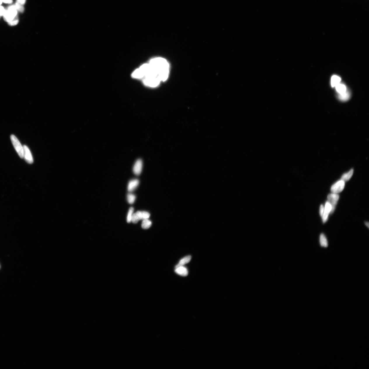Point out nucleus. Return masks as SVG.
Listing matches in <instances>:
<instances>
[{"label": "nucleus", "mask_w": 369, "mask_h": 369, "mask_svg": "<svg viewBox=\"0 0 369 369\" xmlns=\"http://www.w3.org/2000/svg\"><path fill=\"white\" fill-rule=\"evenodd\" d=\"M339 198V195L337 194L332 193L328 194V201L329 202L332 206L331 213H332L334 211Z\"/></svg>", "instance_id": "nucleus-5"}, {"label": "nucleus", "mask_w": 369, "mask_h": 369, "mask_svg": "<svg viewBox=\"0 0 369 369\" xmlns=\"http://www.w3.org/2000/svg\"><path fill=\"white\" fill-rule=\"evenodd\" d=\"M0 17H1V15H0Z\"/></svg>", "instance_id": "nucleus-31"}, {"label": "nucleus", "mask_w": 369, "mask_h": 369, "mask_svg": "<svg viewBox=\"0 0 369 369\" xmlns=\"http://www.w3.org/2000/svg\"><path fill=\"white\" fill-rule=\"evenodd\" d=\"M13 2V0H3V2L6 4H11Z\"/></svg>", "instance_id": "nucleus-28"}, {"label": "nucleus", "mask_w": 369, "mask_h": 369, "mask_svg": "<svg viewBox=\"0 0 369 369\" xmlns=\"http://www.w3.org/2000/svg\"><path fill=\"white\" fill-rule=\"evenodd\" d=\"M341 81V79L337 75H334L332 76L331 79V85L333 87H335L338 84L340 83Z\"/></svg>", "instance_id": "nucleus-16"}, {"label": "nucleus", "mask_w": 369, "mask_h": 369, "mask_svg": "<svg viewBox=\"0 0 369 369\" xmlns=\"http://www.w3.org/2000/svg\"><path fill=\"white\" fill-rule=\"evenodd\" d=\"M24 149L23 158H25V161L28 163L32 164L33 163V159L31 152L29 148L27 146L24 145L23 146Z\"/></svg>", "instance_id": "nucleus-8"}, {"label": "nucleus", "mask_w": 369, "mask_h": 369, "mask_svg": "<svg viewBox=\"0 0 369 369\" xmlns=\"http://www.w3.org/2000/svg\"><path fill=\"white\" fill-rule=\"evenodd\" d=\"M191 258L192 257L190 255L186 256L185 257L182 258L180 261L179 263H178L177 265L176 266L175 268L178 267L180 266H183L184 265V264L188 263V262H190V260H191Z\"/></svg>", "instance_id": "nucleus-15"}, {"label": "nucleus", "mask_w": 369, "mask_h": 369, "mask_svg": "<svg viewBox=\"0 0 369 369\" xmlns=\"http://www.w3.org/2000/svg\"><path fill=\"white\" fill-rule=\"evenodd\" d=\"M140 220H142V212L138 211L132 214L131 222L134 224L137 223Z\"/></svg>", "instance_id": "nucleus-12"}, {"label": "nucleus", "mask_w": 369, "mask_h": 369, "mask_svg": "<svg viewBox=\"0 0 369 369\" xmlns=\"http://www.w3.org/2000/svg\"><path fill=\"white\" fill-rule=\"evenodd\" d=\"M26 0H17L16 3L23 6L26 3Z\"/></svg>", "instance_id": "nucleus-27"}, {"label": "nucleus", "mask_w": 369, "mask_h": 369, "mask_svg": "<svg viewBox=\"0 0 369 369\" xmlns=\"http://www.w3.org/2000/svg\"><path fill=\"white\" fill-rule=\"evenodd\" d=\"M11 138L12 144L20 157L21 158H23L24 155L23 146L22 145L20 142L15 135H11Z\"/></svg>", "instance_id": "nucleus-4"}, {"label": "nucleus", "mask_w": 369, "mask_h": 369, "mask_svg": "<svg viewBox=\"0 0 369 369\" xmlns=\"http://www.w3.org/2000/svg\"><path fill=\"white\" fill-rule=\"evenodd\" d=\"M6 10L3 6H0V15L1 16H3L5 13Z\"/></svg>", "instance_id": "nucleus-25"}, {"label": "nucleus", "mask_w": 369, "mask_h": 369, "mask_svg": "<svg viewBox=\"0 0 369 369\" xmlns=\"http://www.w3.org/2000/svg\"><path fill=\"white\" fill-rule=\"evenodd\" d=\"M142 220L148 219L150 217V214L149 213L146 211H142Z\"/></svg>", "instance_id": "nucleus-24"}, {"label": "nucleus", "mask_w": 369, "mask_h": 369, "mask_svg": "<svg viewBox=\"0 0 369 369\" xmlns=\"http://www.w3.org/2000/svg\"><path fill=\"white\" fill-rule=\"evenodd\" d=\"M149 63L144 64L134 71L132 76L134 79H143L149 69Z\"/></svg>", "instance_id": "nucleus-2"}, {"label": "nucleus", "mask_w": 369, "mask_h": 369, "mask_svg": "<svg viewBox=\"0 0 369 369\" xmlns=\"http://www.w3.org/2000/svg\"><path fill=\"white\" fill-rule=\"evenodd\" d=\"M139 183V181L137 179L132 180L130 181L128 184V191L132 192L137 187Z\"/></svg>", "instance_id": "nucleus-11"}, {"label": "nucleus", "mask_w": 369, "mask_h": 369, "mask_svg": "<svg viewBox=\"0 0 369 369\" xmlns=\"http://www.w3.org/2000/svg\"><path fill=\"white\" fill-rule=\"evenodd\" d=\"M142 224V227L143 229H148L151 227L152 222L151 221L148 219L143 220Z\"/></svg>", "instance_id": "nucleus-19"}, {"label": "nucleus", "mask_w": 369, "mask_h": 369, "mask_svg": "<svg viewBox=\"0 0 369 369\" xmlns=\"http://www.w3.org/2000/svg\"><path fill=\"white\" fill-rule=\"evenodd\" d=\"M354 172V169H352L348 173L344 174L342 176L341 180L345 182L348 181L352 177Z\"/></svg>", "instance_id": "nucleus-18"}, {"label": "nucleus", "mask_w": 369, "mask_h": 369, "mask_svg": "<svg viewBox=\"0 0 369 369\" xmlns=\"http://www.w3.org/2000/svg\"><path fill=\"white\" fill-rule=\"evenodd\" d=\"M142 167H143V162L141 159H138L136 161L134 164L133 171L134 174L137 175H139L141 173Z\"/></svg>", "instance_id": "nucleus-9"}, {"label": "nucleus", "mask_w": 369, "mask_h": 369, "mask_svg": "<svg viewBox=\"0 0 369 369\" xmlns=\"http://www.w3.org/2000/svg\"><path fill=\"white\" fill-rule=\"evenodd\" d=\"M365 225L368 227L369 228V222H365Z\"/></svg>", "instance_id": "nucleus-29"}, {"label": "nucleus", "mask_w": 369, "mask_h": 369, "mask_svg": "<svg viewBox=\"0 0 369 369\" xmlns=\"http://www.w3.org/2000/svg\"><path fill=\"white\" fill-rule=\"evenodd\" d=\"M332 206L328 201H327L324 207L323 213L322 216L323 222L325 223L328 220L329 214L331 212Z\"/></svg>", "instance_id": "nucleus-7"}, {"label": "nucleus", "mask_w": 369, "mask_h": 369, "mask_svg": "<svg viewBox=\"0 0 369 369\" xmlns=\"http://www.w3.org/2000/svg\"><path fill=\"white\" fill-rule=\"evenodd\" d=\"M350 92L347 90L344 93L339 94L338 98L341 101H346L350 99Z\"/></svg>", "instance_id": "nucleus-13"}, {"label": "nucleus", "mask_w": 369, "mask_h": 369, "mask_svg": "<svg viewBox=\"0 0 369 369\" xmlns=\"http://www.w3.org/2000/svg\"><path fill=\"white\" fill-rule=\"evenodd\" d=\"M15 5L16 9L17 11H18L21 13H23L25 9H24V7L23 5H20L17 3H16Z\"/></svg>", "instance_id": "nucleus-23"}, {"label": "nucleus", "mask_w": 369, "mask_h": 369, "mask_svg": "<svg viewBox=\"0 0 369 369\" xmlns=\"http://www.w3.org/2000/svg\"><path fill=\"white\" fill-rule=\"evenodd\" d=\"M324 210V206L323 205L320 206V214L321 217H322Z\"/></svg>", "instance_id": "nucleus-26"}, {"label": "nucleus", "mask_w": 369, "mask_h": 369, "mask_svg": "<svg viewBox=\"0 0 369 369\" xmlns=\"http://www.w3.org/2000/svg\"><path fill=\"white\" fill-rule=\"evenodd\" d=\"M149 64L161 81H164L167 80L169 75V65L165 59L162 58H156L150 60Z\"/></svg>", "instance_id": "nucleus-1"}, {"label": "nucleus", "mask_w": 369, "mask_h": 369, "mask_svg": "<svg viewBox=\"0 0 369 369\" xmlns=\"http://www.w3.org/2000/svg\"><path fill=\"white\" fill-rule=\"evenodd\" d=\"M175 272L180 276H187L188 271L187 268L183 266L175 268Z\"/></svg>", "instance_id": "nucleus-10"}, {"label": "nucleus", "mask_w": 369, "mask_h": 369, "mask_svg": "<svg viewBox=\"0 0 369 369\" xmlns=\"http://www.w3.org/2000/svg\"><path fill=\"white\" fill-rule=\"evenodd\" d=\"M17 11L15 5L10 6L3 15L4 19L7 22L11 21L17 15Z\"/></svg>", "instance_id": "nucleus-3"}, {"label": "nucleus", "mask_w": 369, "mask_h": 369, "mask_svg": "<svg viewBox=\"0 0 369 369\" xmlns=\"http://www.w3.org/2000/svg\"><path fill=\"white\" fill-rule=\"evenodd\" d=\"M345 182L342 180H339L333 184L331 188V191L333 193H340L343 190Z\"/></svg>", "instance_id": "nucleus-6"}, {"label": "nucleus", "mask_w": 369, "mask_h": 369, "mask_svg": "<svg viewBox=\"0 0 369 369\" xmlns=\"http://www.w3.org/2000/svg\"><path fill=\"white\" fill-rule=\"evenodd\" d=\"M136 198V196L134 194H129L127 195V200L128 203L130 204H132L134 203Z\"/></svg>", "instance_id": "nucleus-20"}, {"label": "nucleus", "mask_w": 369, "mask_h": 369, "mask_svg": "<svg viewBox=\"0 0 369 369\" xmlns=\"http://www.w3.org/2000/svg\"><path fill=\"white\" fill-rule=\"evenodd\" d=\"M320 243L322 247L327 248L328 246V242L326 236L323 234H321L320 236Z\"/></svg>", "instance_id": "nucleus-14"}, {"label": "nucleus", "mask_w": 369, "mask_h": 369, "mask_svg": "<svg viewBox=\"0 0 369 369\" xmlns=\"http://www.w3.org/2000/svg\"><path fill=\"white\" fill-rule=\"evenodd\" d=\"M335 87H336V90L339 94L344 93L347 90L346 86L344 84L340 83Z\"/></svg>", "instance_id": "nucleus-17"}, {"label": "nucleus", "mask_w": 369, "mask_h": 369, "mask_svg": "<svg viewBox=\"0 0 369 369\" xmlns=\"http://www.w3.org/2000/svg\"><path fill=\"white\" fill-rule=\"evenodd\" d=\"M19 19L18 16L17 15L12 20L8 23L9 25L13 26L17 25Z\"/></svg>", "instance_id": "nucleus-22"}, {"label": "nucleus", "mask_w": 369, "mask_h": 369, "mask_svg": "<svg viewBox=\"0 0 369 369\" xmlns=\"http://www.w3.org/2000/svg\"><path fill=\"white\" fill-rule=\"evenodd\" d=\"M3 2V0H0V6L1 4Z\"/></svg>", "instance_id": "nucleus-30"}, {"label": "nucleus", "mask_w": 369, "mask_h": 369, "mask_svg": "<svg viewBox=\"0 0 369 369\" xmlns=\"http://www.w3.org/2000/svg\"><path fill=\"white\" fill-rule=\"evenodd\" d=\"M133 211V207L130 208L129 209V212L128 213L127 217V222L128 223H130V222H131V218Z\"/></svg>", "instance_id": "nucleus-21"}]
</instances>
